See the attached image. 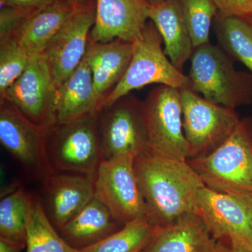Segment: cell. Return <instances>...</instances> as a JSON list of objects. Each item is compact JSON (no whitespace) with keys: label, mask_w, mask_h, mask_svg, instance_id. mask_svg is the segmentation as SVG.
<instances>
[{"label":"cell","mask_w":252,"mask_h":252,"mask_svg":"<svg viewBox=\"0 0 252 252\" xmlns=\"http://www.w3.org/2000/svg\"><path fill=\"white\" fill-rule=\"evenodd\" d=\"M98 113L92 73L84 57L56 91V123L74 122Z\"/></svg>","instance_id":"obj_20"},{"label":"cell","mask_w":252,"mask_h":252,"mask_svg":"<svg viewBox=\"0 0 252 252\" xmlns=\"http://www.w3.org/2000/svg\"><path fill=\"white\" fill-rule=\"evenodd\" d=\"M36 197L21 187L14 188L0 200V237L26 244L30 219Z\"/></svg>","instance_id":"obj_22"},{"label":"cell","mask_w":252,"mask_h":252,"mask_svg":"<svg viewBox=\"0 0 252 252\" xmlns=\"http://www.w3.org/2000/svg\"><path fill=\"white\" fill-rule=\"evenodd\" d=\"M38 10L21 6H1L0 38L11 35Z\"/></svg>","instance_id":"obj_28"},{"label":"cell","mask_w":252,"mask_h":252,"mask_svg":"<svg viewBox=\"0 0 252 252\" xmlns=\"http://www.w3.org/2000/svg\"><path fill=\"white\" fill-rule=\"evenodd\" d=\"M102 160L149 152L141 100L128 94L98 113Z\"/></svg>","instance_id":"obj_9"},{"label":"cell","mask_w":252,"mask_h":252,"mask_svg":"<svg viewBox=\"0 0 252 252\" xmlns=\"http://www.w3.org/2000/svg\"><path fill=\"white\" fill-rule=\"evenodd\" d=\"M195 213L217 240L252 252V193H224L205 186L197 195Z\"/></svg>","instance_id":"obj_6"},{"label":"cell","mask_w":252,"mask_h":252,"mask_svg":"<svg viewBox=\"0 0 252 252\" xmlns=\"http://www.w3.org/2000/svg\"><path fill=\"white\" fill-rule=\"evenodd\" d=\"M135 169L152 224L163 228L195 212L197 195L205 185L188 160L149 151L135 157Z\"/></svg>","instance_id":"obj_1"},{"label":"cell","mask_w":252,"mask_h":252,"mask_svg":"<svg viewBox=\"0 0 252 252\" xmlns=\"http://www.w3.org/2000/svg\"><path fill=\"white\" fill-rule=\"evenodd\" d=\"M219 14L252 19L251 0H213Z\"/></svg>","instance_id":"obj_29"},{"label":"cell","mask_w":252,"mask_h":252,"mask_svg":"<svg viewBox=\"0 0 252 252\" xmlns=\"http://www.w3.org/2000/svg\"><path fill=\"white\" fill-rule=\"evenodd\" d=\"M164 0H147V2L150 5H154L159 4V3L162 2Z\"/></svg>","instance_id":"obj_33"},{"label":"cell","mask_w":252,"mask_h":252,"mask_svg":"<svg viewBox=\"0 0 252 252\" xmlns=\"http://www.w3.org/2000/svg\"><path fill=\"white\" fill-rule=\"evenodd\" d=\"M180 95L189 159L211 153L230 137L241 122L235 109L213 103L190 89L181 90Z\"/></svg>","instance_id":"obj_8"},{"label":"cell","mask_w":252,"mask_h":252,"mask_svg":"<svg viewBox=\"0 0 252 252\" xmlns=\"http://www.w3.org/2000/svg\"><path fill=\"white\" fill-rule=\"evenodd\" d=\"M102 201L94 197L80 212L58 231L75 250L93 246L124 226Z\"/></svg>","instance_id":"obj_18"},{"label":"cell","mask_w":252,"mask_h":252,"mask_svg":"<svg viewBox=\"0 0 252 252\" xmlns=\"http://www.w3.org/2000/svg\"><path fill=\"white\" fill-rule=\"evenodd\" d=\"M69 1H70L71 2L73 3V4L77 5V4H76V2H75V1H74V0H69Z\"/></svg>","instance_id":"obj_35"},{"label":"cell","mask_w":252,"mask_h":252,"mask_svg":"<svg viewBox=\"0 0 252 252\" xmlns=\"http://www.w3.org/2000/svg\"><path fill=\"white\" fill-rule=\"evenodd\" d=\"M26 248V244L0 237V252H21Z\"/></svg>","instance_id":"obj_31"},{"label":"cell","mask_w":252,"mask_h":252,"mask_svg":"<svg viewBox=\"0 0 252 252\" xmlns=\"http://www.w3.org/2000/svg\"><path fill=\"white\" fill-rule=\"evenodd\" d=\"M230 249L214 238L201 219L191 212L158 228L140 252H230Z\"/></svg>","instance_id":"obj_17"},{"label":"cell","mask_w":252,"mask_h":252,"mask_svg":"<svg viewBox=\"0 0 252 252\" xmlns=\"http://www.w3.org/2000/svg\"><path fill=\"white\" fill-rule=\"evenodd\" d=\"M31 59L27 51L14 36L0 38V95L22 75Z\"/></svg>","instance_id":"obj_27"},{"label":"cell","mask_w":252,"mask_h":252,"mask_svg":"<svg viewBox=\"0 0 252 252\" xmlns=\"http://www.w3.org/2000/svg\"><path fill=\"white\" fill-rule=\"evenodd\" d=\"M76 7L77 5L69 0H56L49 6L36 11L9 36L16 38L31 57L41 54Z\"/></svg>","instance_id":"obj_21"},{"label":"cell","mask_w":252,"mask_h":252,"mask_svg":"<svg viewBox=\"0 0 252 252\" xmlns=\"http://www.w3.org/2000/svg\"><path fill=\"white\" fill-rule=\"evenodd\" d=\"M95 20L94 0L78 5L42 52L56 90L85 57Z\"/></svg>","instance_id":"obj_12"},{"label":"cell","mask_w":252,"mask_h":252,"mask_svg":"<svg viewBox=\"0 0 252 252\" xmlns=\"http://www.w3.org/2000/svg\"><path fill=\"white\" fill-rule=\"evenodd\" d=\"M46 129L34 124L13 104L0 99V142L32 177L46 180L52 173L46 152Z\"/></svg>","instance_id":"obj_10"},{"label":"cell","mask_w":252,"mask_h":252,"mask_svg":"<svg viewBox=\"0 0 252 252\" xmlns=\"http://www.w3.org/2000/svg\"><path fill=\"white\" fill-rule=\"evenodd\" d=\"M230 252H251L248 251V250H245V249L243 248H230Z\"/></svg>","instance_id":"obj_32"},{"label":"cell","mask_w":252,"mask_h":252,"mask_svg":"<svg viewBox=\"0 0 252 252\" xmlns=\"http://www.w3.org/2000/svg\"><path fill=\"white\" fill-rule=\"evenodd\" d=\"M98 114L46 129V152L54 171L94 177L102 161Z\"/></svg>","instance_id":"obj_5"},{"label":"cell","mask_w":252,"mask_h":252,"mask_svg":"<svg viewBox=\"0 0 252 252\" xmlns=\"http://www.w3.org/2000/svg\"><path fill=\"white\" fill-rule=\"evenodd\" d=\"M194 49L210 43L212 21L218 13L213 0H180Z\"/></svg>","instance_id":"obj_26"},{"label":"cell","mask_w":252,"mask_h":252,"mask_svg":"<svg viewBox=\"0 0 252 252\" xmlns=\"http://www.w3.org/2000/svg\"><path fill=\"white\" fill-rule=\"evenodd\" d=\"M251 1H252V0H251Z\"/></svg>","instance_id":"obj_36"},{"label":"cell","mask_w":252,"mask_h":252,"mask_svg":"<svg viewBox=\"0 0 252 252\" xmlns=\"http://www.w3.org/2000/svg\"><path fill=\"white\" fill-rule=\"evenodd\" d=\"M26 252H78L60 235L36 197L26 235Z\"/></svg>","instance_id":"obj_25"},{"label":"cell","mask_w":252,"mask_h":252,"mask_svg":"<svg viewBox=\"0 0 252 252\" xmlns=\"http://www.w3.org/2000/svg\"><path fill=\"white\" fill-rule=\"evenodd\" d=\"M56 88L42 54L32 56L26 70L4 94V99L36 125L49 127L56 123Z\"/></svg>","instance_id":"obj_13"},{"label":"cell","mask_w":252,"mask_h":252,"mask_svg":"<svg viewBox=\"0 0 252 252\" xmlns=\"http://www.w3.org/2000/svg\"><path fill=\"white\" fill-rule=\"evenodd\" d=\"M188 162L207 188L224 193H252V118L242 119L234 132L211 153Z\"/></svg>","instance_id":"obj_3"},{"label":"cell","mask_w":252,"mask_h":252,"mask_svg":"<svg viewBox=\"0 0 252 252\" xmlns=\"http://www.w3.org/2000/svg\"><path fill=\"white\" fill-rule=\"evenodd\" d=\"M133 42L114 39L95 42L89 36L85 58L92 73L98 112L102 103L125 75L130 64Z\"/></svg>","instance_id":"obj_16"},{"label":"cell","mask_w":252,"mask_h":252,"mask_svg":"<svg viewBox=\"0 0 252 252\" xmlns=\"http://www.w3.org/2000/svg\"><path fill=\"white\" fill-rule=\"evenodd\" d=\"M74 1H75L76 4L77 5L81 4V3L85 2L86 1H87V0H74Z\"/></svg>","instance_id":"obj_34"},{"label":"cell","mask_w":252,"mask_h":252,"mask_svg":"<svg viewBox=\"0 0 252 252\" xmlns=\"http://www.w3.org/2000/svg\"><path fill=\"white\" fill-rule=\"evenodd\" d=\"M148 15L161 36L165 54L172 64L182 71L191 57L194 47L180 0H164L159 4L150 5Z\"/></svg>","instance_id":"obj_19"},{"label":"cell","mask_w":252,"mask_h":252,"mask_svg":"<svg viewBox=\"0 0 252 252\" xmlns=\"http://www.w3.org/2000/svg\"><path fill=\"white\" fill-rule=\"evenodd\" d=\"M162 43L154 23H147L133 41L132 59L125 75L104 99L101 110L132 91L150 84L170 86L180 91L190 89L189 76L172 64L162 49Z\"/></svg>","instance_id":"obj_4"},{"label":"cell","mask_w":252,"mask_h":252,"mask_svg":"<svg viewBox=\"0 0 252 252\" xmlns=\"http://www.w3.org/2000/svg\"><path fill=\"white\" fill-rule=\"evenodd\" d=\"M158 228L147 217H142L126 223L98 243L78 252H140Z\"/></svg>","instance_id":"obj_24"},{"label":"cell","mask_w":252,"mask_h":252,"mask_svg":"<svg viewBox=\"0 0 252 252\" xmlns=\"http://www.w3.org/2000/svg\"><path fill=\"white\" fill-rule=\"evenodd\" d=\"M190 59V90L230 108L252 104V74L236 69L220 45L210 42L195 48Z\"/></svg>","instance_id":"obj_2"},{"label":"cell","mask_w":252,"mask_h":252,"mask_svg":"<svg viewBox=\"0 0 252 252\" xmlns=\"http://www.w3.org/2000/svg\"><path fill=\"white\" fill-rule=\"evenodd\" d=\"M94 177L53 171L42 182L40 201L56 229L61 228L94 197Z\"/></svg>","instance_id":"obj_14"},{"label":"cell","mask_w":252,"mask_h":252,"mask_svg":"<svg viewBox=\"0 0 252 252\" xmlns=\"http://www.w3.org/2000/svg\"><path fill=\"white\" fill-rule=\"evenodd\" d=\"M56 0H0L1 6H12L41 9L49 6Z\"/></svg>","instance_id":"obj_30"},{"label":"cell","mask_w":252,"mask_h":252,"mask_svg":"<svg viewBox=\"0 0 252 252\" xmlns=\"http://www.w3.org/2000/svg\"><path fill=\"white\" fill-rule=\"evenodd\" d=\"M141 110L149 151L162 157L188 160L180 90L163 85L154 88L141 101Z\"/></svg>","instance_id":"obj_7"},{"label":"cell","mask_w":252,"mask_h":252,"mask_svg":"<svg viewBox=\"0 0 252 252\" xmlns=\"http://www.w3.org/2000/svg\"><path fill=\"white\" fill-rule=\"evenodd\" d=\"M215 32L219 45L232 59L243 63L252 74V21L217 15Z\"/></svg>","instance_id":"obj_23"},{"label":"cell","mask_w":252,"mask_h":252,"mask_svg":"<svg viewBox=\"0 0 252 252\" xmlns=\"http://www.w3.org/2000/svg\"><path fill=\"white\" fill-rule=\"evenodd\" d=\"M95 20L90 38L95 42L135 40L147 24V0H94Z\"/></svg>","instance_id":"obj_15"},{"label":"cell","mask_w":252,"mask_h":252,"mask_svg":"<svg viewBox=\"0 0 252 252\" xmlns=\"http://www.w3.org/2000/svg\"><path fill=\"white\" fill-rule=\"evenodd\" d=\"M133 155L102 160L94 176V197L124 225L147 217V207L136 176Z\"/></svg>","instance_id":"obj_11"}]
</instances>
